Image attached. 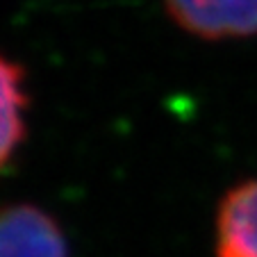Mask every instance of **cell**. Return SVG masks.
Here are the masks:
<instances>
[{
  "instance_id": "2",
  "label": "cell",
  "mask_w": 257,
  "mask_h": 257,
  "mask_svg": "<svg viewBox=\"0 0 257 257\" xmlns=\"http://www.w3.org/2000/svg\"><path fill=\"white\" fill-rule=\"evenodd\" d=\"M0 257H68L62 225L37 205H0Z\"/></svg>"
},
{
  "instance_id": "3",
  "label": "cell",
  "mask_w": 257,
  "mask_h": 257,
  "mask_svg": "<svg viewBox=\"0 0 257 257\" xmlns=\"http://www.w3.org/2000/svg\"><path fill=\"white\" fill-rule=\"evenodd\" d=\"M214 257H257V178L234 185L218 203Z\"/></svg>"
},
{
  "instance_id": "1",
  "label": "cell",
  "mask_w": 257,
  "mask_h": 257,
  "mask_svg": "<svg viewBox=\"0 0 257 257\" xmlns=\"http://www.w3.org/2000/svg\"><path fill=\"white\" fill-rule=\"evenodd\" d=\"M166 12L185 32L207 41L257 34V0H164Z\"/></svg>"
},
{
  "instance_id": "4",
  "label": "cell",
  "mask_w": 257,
  "mask_h": 257,
  "mask_svg": "<svg viewBox=\"0 0 257 257\" xmlns=\"http://www.w3.org/2000/svg\"><path fill=\"white\" fill-rule=\"evenodd\" d=\"M25 71L21 64L0 55V169L25 139Z\"/></svg>"
}]
</instances>
